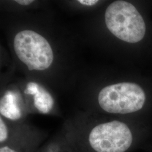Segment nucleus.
<instances>
[{
	"label": "nucleus",
	"mask_w": 152,
	"mask_h": 152,
	"mask_svg": "<svg viewBox=\"0 0 152 152\" xmlns=\"http://www.w3.org/2000/svg\"><path fill=\"white\" fill-rule=\"evenodd\" d=\"M0 112L10 120H18L21 117V111L18 105V97L15 92L8 91L1 98Z\"/></svg>",
	"instance_id": "obj_5"
},
{
	"label": "nucleus",
	"mask_w": 152,
	"mask_h": 152,
	"mask_svg": "<svg viewBox=\"0 0 152 152\" xmlns=\"http://www.w3.org/2000/svg\"><path fill=\"white\" fill-rule=\"evenodd\" d=\"M39 86H40L39 85L35 82H29L28 83L27 88L24 91V93L26 94L35 95L38 92Z\"/></svg>",
	"instance_id": "obj_7"
},
{
	"label": "nucleus",
	"mask_w": 152,
	"mask_h": 152,
	"mask_svg": "<svg viewBox=\"0 0 152 152\" xmlns=\"http://www.w3.org/2000/svg\"><path fill=\"white\" fill-rule=\"evenodd\" d=\"M149 138L144 129L133 128L125 122L113 120L94 127L88 141L95 152H127L141 147Z\"/></svg>",
	"instance_id": "obj_1"
},
{
	"label": "nucleus",
	"mask_w": 152,
	"mask_h": 152,
	"mask_svg": "<svg viewBox=\"0 0 152 152\" xmlns=\"http://www.w3.org/2000/svg\"><path fill=\"white\" fill-rule=\"evenodd\" d=\"M14 47L18 57L29 71L45 70L53 62V51L48 41L31 30L18 33L14 38Z\"/></svg>",
	"instance_id": "obj_4"
},
{
	"label": "nucleus",
	"mask_w": 152,
	"mask_h": 152,
	"mask_svg": "<svg viewBox=\"0 0 152 152\" xmlns=\"http://www.w3.org/2000/svg\"><path fill=\"white\" fill-rule=\"evenodd\" d=\"M34 105L41 113H48L53 108L54 100L49 92L40 86L34 96Z\"/></svg>",
	"instance_id": "obj_6"
},
{
	"label": "nucleus",
	"mask_w": 152,
	"mask_h": 152,
	"mask_svg": "<svg viewBox=\"0 0 152 152\" xmlns=\"http://www.w3.org/2000/svg\"><path fill=\"white\" fill-rule=\"evenodd\" d=\"M105 22L110 32L129 43L140 42L145 34L146 26L141 14L127 1L110 4L105 11Z\"/></svg>",
	"instance_id": "obj_2"
},
{
	"label": "nucleus",
	"mask_w": 152,
	"mask_h": 152,
	"mask_svg": "<svg viewBox=\"0 0 152 152\" xmlns=\"http://www.w3.org/2000/svg\"><path fill=\"white\" fill-rule=\"evenodd\" d=\"M0 152H16V151L10 149L9 147H4L1 148Z\"/></svg>",
	"instance_id": "obj_11"
},
{
	"label": "nucleus",
	"mask_w": 152,
	"mask_h": 152,
	"mask_svg": "<svg viewBox=\"0 0 152 152\" xmlns=\"http://www.w3.org/2000/svg\"><path fill=\"white\" fill-rule=\"evenodd\" d=\"M7 129L2 118H0V141H5L7 137Z\"/></svg>",
	"instance_id": "obj_8"
},
{
	"label": "nucleus",
	"mask_w": 152,
	"mask_h": 152,
	"mask_svg": "<svg viewBox=\"0 0 152 152\" xmlns=\"http://www.w3.org/2000/svg\"><path fill=\"white\" fill-rule=\"evenodd\" d=\"M15 2L22 5H28L33 2V0H16Z\"/></svg>",
	"instance_id": "obj_10"
},
{
	"label": "nucleus",
	"mask_w": 152,
	"mask_h": 152,
	"mask_svg": "<svg viewBox=\"0 0 152 152\" xmlns=\"http://www.w3.org/2000/svg\"><path fill=\"white\" fill-rule=\"evenodd\" d=\"M78 2L82 5L86 6H93L99 2L98 0H78Z\"/></svg>",
	"instance_id": "obj_9"
},
{
	"label": "nucleus",
	"mask_w": 152,
	"mask_h": 152,
	"mask_svg": "<svg viewBox=\"0 0 152 152\" xmlns=\"http://www.w3.org/2000/svg\"><path fill=\"white\" fill-rule=\"evenodd\" d=\"M147 96L140 86L123 82L103 88L98 95V103L105 112L112 114L135 113L144 108Z\"/></svg>",
	"instance_id": "obj_3"
},
{
	"label": "nucleus",
	"mask_w": 152,
	"mask_h": 152,
	"mask_svg": "<svg viewBox=\"0 0 152 152\" xmlns=\"http://www.w3.org/2000/svg\"><path fill=\"white\" fill-rule=\"evenodd\" d=\"M149 152H152V150H151V151Z\"/></svg>",
	"instance_id": "obj_12"
}]
</instances>
